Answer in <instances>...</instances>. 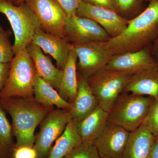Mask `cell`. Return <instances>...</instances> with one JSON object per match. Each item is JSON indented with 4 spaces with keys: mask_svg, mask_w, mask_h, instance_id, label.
I'll return each mask as SVG.
<instances>
[{
    "mask_svg": "<svg viewBox=\"0 0 158 158\" xmlns=\"http://www.w3.org/2000/svg\"><path fill=\"white\" fill-rule=\"evenodd\" d=\"M158 37V0H150L141 13L130 20L123 32L106 44L115 56L149 47Z\"/></svg>",
    "mask_w": 158,
    "mask_h": 158,
    "instance_id": "obj_1",
    "label": "cell"
},
{
    "mask_svg": "<svg viewBox=\"0 0 158 158\" xmlns=\"http://www.w3.org/2000/svg\"><path fill=\"white\" fill-rule=\"evenodd\" d=\"M0 106L11 116L12 131L16 138L15 148L34 147L36 127L54 109L41 104L34 97L0 98Z\"/></svg>",
    "mask_w": 158,
    "mask_h": 158,
    "instance_id": "obj_2",
    "label": "cell"
},
{
    "mask_svg": "<svg viewBox=\"0 0 158 158\" xmlns=\"http://www.w3.org/2000/svg\"><path fill=\"white\" fill-rule=\"evenodd\" d=\"M0 13L6 15L14 33L13 48L15 56L27 48L35 33L42 28L41 23L24 2L15 6L0 0Z\"/></svg>",
    "mask_w": 158,
    "mask_h": 158,
    "instance_id": "obj_3",
    "label": "cell"
},
{
    "mask_svg": "<svg viewBox=\"0 0 158 158\" xmlns=\"http://www.w3.org/2000/svg\"><path fill=\"white\" fill-rule=\"evenodd\" d=\"M154 98L123 92L108 113V122L131 132L144 122Z\"/></svg>",
    "mask_w": 158,
    "mask_h": 158,
    "instance_id": "obj_4",
    "label": "cell"
},
{
    "mask_svg": "<svg viewBox=\"0 0 158 158\" xmlns=\"http://www.w3.org/2000/svg\"><path fill=\"white\" fill-rule=\"evenodd\" d=\"M36 76L34 62L26 48L15 56L10 62L8 78L0 98L34 97Z\"/></svg>",
    "mask_w": 158,
    "mask_h": 158,
    "instance_id": "obj_5",
    "label": "cell"
},
{
    "mask_svg": "<svg viewBox=\"0 0 158 158\" xmlns=\"http://www.w3.org/2000/svg\"><path fill=\"white\" fill-rule=\"evenodd\" d=\"M134 75L104 68L87 79L98 106L109 113Z\"/></svg>",
    "mask_w": 158,
    "mask_h": 158,
    "instance_id": "obj_6",
    "label": "cell"
},
{
    "mask_svg": "<svg viewBox=\"0 0 158 158\" xmlns=\"http://www.w3.org/2000/svg\"><path fill=\"white\" fill-rule=\"evenodd\" d=\"M77 56L79 76L88 79L105 68L113 56L106 42L88 41L71 44Z\"/></svg>",
    "mask_w": 158,
    "mask_h": 158,
    "instance_id": "obj_7",
    "label": "cell"
},
{
    "mask_svg": "<svg viewBox=\"0 0 158 158\" xmlns=\"http://www.w3.org/2000/svg\"><path fill=\"white\" fill-rule=\"evenodd\" d=\"M72 119L70 110L53 109L40 123L39 133L35 136L34 148L38 158H46L54 142L62 135Z\"/></svg>",
    "mask_w": 158,
    "mask_h": 158,
    "instance_id": "obj_8",
    "label": "cell"
},
{
    "mask_svg": "<svg viewBox=\"0 0 158 158\" xmlns=\"http://www.w3.org/2000/svg\"><path fill=\"white\" fill-rule=\"evenodd\" d=\"M24 2L39 19L44 31L65 39L67 15L56 0H24Z\"/></svg>",
    "mask_w": 158,
    "mask_h": 158,
    "instance_id": "obj_9",
    "label": "cell"
},
{
    "mask_svg": "<svg viewBox=\"0 0 158 158\" xmlns=\"http://www.w3.org/2000/svg\"><path fill=\"white\" fill-rule=\"evenodd\" d=\"M65 34V39L71 44L88 41L106 42L111 38L96 22L76 15L67 16Z\"/></svg>",
    "mask_w": 158,
    "mask_h": 158,
    "instance_id": "obj_10",
    "label": "cell"
},
{
    "mask_svg": "<svg viewBox=\"0 0 158 158\" xmlns=\"http://www.w3.org/2000/svg\"><path fill=\"white\" fill-rule=\"evenodd\" d=\"M76 15L88 18L101 26L111 38L117 37L127 27L130 20L126 19L116 11L93 6L82 0L77 10Z\"/></svg>",
    "mask_w": 158,
    "mask_h": 158,
    "instance_id": "obj_11",
    "label": "cell"
},
{
    "mask_svg": "<svg viewBox=\"0 0 158 158\" xmlns=\"http://www.w3.org/2000/svg\"><path fill=\"white\" fill-rule=\"evenodd\" d=\"M129 134L121 127L108 122L93 144L101 157L122 158Z\"/></svg>",
    "mask_w": 158,
    "mask_h": 158,
    "instance_id": "obj_12",
    "label": "cell"
},
{
    "mask_svg": "<svg viewBox=\"0 0 158 158\" xmlns=\"http://www.w3.org/2000/svg\"><path fill=\"white\" fill-rule=\"evenodd\" d=\"M156 64L149 47L136 52L115 55L105 68L134 75Z\"/></svg>",
    "mask_w": 158,
    "mask_h": 158,
    "instance_id": "obj_13",
    "label": "cell"
},
{
    "mask_svg": "<svg viewBox=\"0 0 158 158\" xmlns=\"http://www.w3.org/2000/svg\"><path fill=\"white\" fill-rule=\"evenodd\" d=\"M31 42L52 57L56 62L57 68L63 70L72 48V45L67 40L48 33L41 28L34 34Z\"/></svg>",
    "mask_w": 158,
    "mask_h": 158,
    "instance_id": "obj_14",
    "label": "cell"
},
{
    "mask_svg": "<svg viewBox=\"0 0 158 158\" xmlns=\"http://www.w3.org/2000/svg\"><path fill=\"white\" fill-rule=\"evenodd\" d=\"M27 48L34 62L37 75L58 91L62 82L63 70L56 67L50 57L45 55L38 46L31 42Z\"/></svg>",
    "mask_w": 158,
    "mask_h": 158,
    "instance_id": "obj_15",
    "label": "cell"
},
{
    "mask_svg": "<svg viewBox=\"0 0 158 158\" xmlns=\"http://www.w3.org/2000/svg\"><path fill=\"white\" fill-rule=\"evenodd\" d=\"M123 92L158 98V63L134 74Z\"/></svg>",
    "mask_w": 158,
    "mask_h": 158,
    "instance_id": "obj_16",
    "label": "cell"
},
{
    "mask_svg": "<svg viewBox=\"0 0 158 158\" xmlns=\"http://www.w3.org/2000/svg\"><path fill=\"white\" fill-rule=\"evenodd\" d=\"M155 138L142 124L130 132L122 158H148Z\"/></svg>",
    "mask_w": 158,
    "mask_h": 158,
    "instance_id": "obj_17",
    "label": "cell"
},
{
    "mask_svg": "<svg viewBox=\"0 0 158 158\" xmlns=\"http://www.w3.org/2000/svg\"><path fill=\"white\" fill-rule=\"evenodd\" d=\"M77 92L70 110L72 119L80 122L90 115L98 106L97 100L88 85L87 79L78 76Z\"/></svg>",
    "mask_w": 158,
    "mask_h": 158,
    "instance_id": "obj_18",
    "label": "cell"
},
{
    "mask_svg": "<svg viewBox=\"0 0 158 158\" xmlns=\"http://www.w3.org/2000/svg\"><path fill=\"white\" fill-rule=\"evenodd\" d=\"M108 113L98 106L86 118L80 122H76L77 132L82 142L93 143L107 123Z\"/></svg>",
    "mask_w": 158,
    "mask_h": 158,
    "instance_id": "obj_19",
    "label": "cell"
},
{
    "mask_svg": "<svg viewBox=\"0 0 158 158\" xmlns=\"http://www.w3.org/2000/svg\"><path fill=\"white\" fill-rule=\"evenodd\" d=\"M77 56L72 48L67 62L63 69L62 82L58 92L62 98L73 104L77 92Z\"/></svg>",
    "mask_w": 158,
    "mask_h": 158,
    "instance_id": "obj_20",
    "label": "cell"
},
{
    "mask_svg": "<svg viewBox=\"0 0 158 158\" xmlns=\"http://www.w3.org/2000/svg\"><path fill=\"white\" fill-rule=\"evenodd\" d=\"M34 98L48 107L56 106L58 109L70 110L73 104L64 99L56 89L41 77L36 76L34 84Z\"/></svg>",
    "mask_w": 158,
    "mask_h": 158,
    "instance_id": "obj_21",
    "label": "cell"
},
{
    "mask_svg": "<svg viewBox=\"0 0 158 158\" xmlns=\"http://www.w3.org/2000/svg\"><path fill=\"white\" fill-rule=\"evenodd\" d=\"M82 142L81 138L77 132L76 122L72 119L57 139L46 158H64L74 148Z\"/></svg>",
    "mask_w": 158,
    "mask_h": 158,
    "instance_id": "obj_22",
    "label": "cell"
},
{
    "mask_svg": "<svg viewBox=\"0 0 158 158\" xmlns=\"http://www.w3.org/2000/svg\"><path fill=\"white\" fill-rule=\"evenodd\" d=\"M12 134V127L0 106V158H12L15 144Z\"/></svg>",
    "mask_w": 158,
    "mask_h": 158,
    "instance_id": "obj_23",
    "label": "cell"
},
{
    "mask_svg": "<svg viewBox=\"0 0 158 158\" xmlns=\"http://www.w3.org/2000/svg\"><path fill=\"white\" fill-rule=\"evenodd\" d=\"M147 0H116L118 14L128 20L132 19L141 13L146 7Z\"/></svg>",
    "mask_w": 158,
    "mask_h": 158,
    "instance_id": "obj_24",
    "label": "cell"
},
{
    "mask_svg": "<svg viewBox=\"0 0 158 158\" xmlns=\"http://www.w3.org/2000/svg\"><path fill=\"white\" fill-rule=\"evenodd\" d=\"M64 158H102L93 143L82 142Z\"/></svg>",
    "mask_w": 158,
    "mask_h": 158,
    "instance_id": "obj_25",
    "label": "cell"
},
{
    "mask_svg": "<svg viewBox=\"0 0 158 158\" xmlns=\"http://www.w3.org/2000/svg\"><path fill=\"white\" fill-rule=\"evenodd\" d=\"M7 32L0 31V63H9L15 56L13 45Z\"/></svg>",
    "mask_w": 158,
    "mask_h": 158,
    "instance_id": "obj_26",
    "label": "cell"
},
{
    "mask_svg": "<svg viewBox=\"0 0 158 158\" xmlns=\"http://www.w3.org/2000/svg\"><path fill=\"white\" fill-rule=\"evenodd\" d=\"M142 124L149 130L155 138L158 136V98L153 101Z\"/></svg>",
    "mask_w": 158,
    "mask_h": 158,
    "instance_id": "obj_27",
    "label": "cell"
},
{
    "mask_svg": "<svg viewBox=\"0 0 158 158\" xmlns=\"http://www.w3.org/2000/svg\"><path fill=\"white\" fill-rule=\"evenodd\" d=\"M65 11L67 16L76 15L82 0H56Z\"/></svg>",
    "mask_w": 158,
    "mask_h": 158,
    "instance_id": "obj_28",
    "label": "cell"
},
{
    "mask_svg": "<svg viewBox=\"0 0 158 158\" xmlns=\"http://www.w3.org/2000/svg\"><path fill=\"white\" fill-rule=\"evenodd\" d=\"M12 158H38L34 147L23 146L15 148Z\"/></svg>",
    "mask_w": 158,
    "mask_h": 158,
    "instance_id": "obj_29",
    "label": "cell"
},
{
    "mask_svg": "<svg viewBox=\"0 0 158 158\" xmlns=\"http://www.w3.org/2000/svg\"><path fill=\"white\" fill-rule=\"evenodd\" d=\"M93 6L102 7L118 12L116 0H83Z\"/></svg>",
    "mask_w": 158,
    "mask_h": 158,
    "instance_id": "obj_30",
    "label": "cell"
},
{
    "mask_svg": "<svg viewBox=\"0 0 158 158\" xmlns=\"http://www.w3.org/2000/svg\"><path fill=\"white\" fill-rule=\"evenodd\" d=\"M10 63H0V95L8 78Z\"/></svg>",
    "mask_w": 158,
    "mask_h": 158,
    "instance_id": "obj_31",
    "label": "cell"
},
{
    "mask_svg": "<svg viewBox=\"0 0 158 158\" xmlns=\"http://www.w3.org/2000/svg\"><path fill=\"white\" fill-rule=\"evenodd\" d=\"M150 49L152 58L158 64V37L150 46Z\"/></svg>",
    "mask_w": 158,
    "mask_h": 158,
    "instance_id": "obj_32",
    "label": "cell"
},
{
    "mask_svg": "<svg viewBox=\"0 0 158 158\" xmlns=\"http://www.w3.org/2000/svg\"><path fill=\"white\" fill-rule=\"evenodd\" d=\"M148 158H158V140L155 139Z\"/></svg>",
    "mask_w": 158,
    "mask_h": 158,
    "instance_id": "obj_33",
    "label": "cell"
},
{
    "mask_svg": "<svg viewBox=\"0 0 158 158\" xmlns=\"http://www.w3.org/2000/svg\"><path fill=\"white\" fill-rule=\"evenodd\" d=\"M8 2L11 3L15 6H19L20 4L21 0H4Z\"/></svg>",
    "mask_w": 158,
    "mask_h": 158,
    "instance_id": "obj_34",
    "label": "cell"
},
{
    "mask_svg": "<svg viewBox=\"0 0 158 158\" xmlns=\"http://www.w3.org/2000/svg\"><path fill=\"white\" fill-rule=\"evenodd\" d=\"M102 158H121L111 157H102Z\"/></svg>",
    "mask_w": 158,
    "mask_h": 158,
    "instance_id": "obj_35",
    "label": "cell"
},
{
    "mask_svg": "<svg viewBox=\"0 0 158 158\" xmlns=\"http://www.w3.org/2000/svg\"><path fill=\"white\" fill-rule=\"evenodd\" d=\"M3 30H4V29L2 27V26L0 25V31H3Z\"/></svg>",
    "mask_w": 158,
    "mask_h": 158,
    "instance_id": "obj_36",
    "label": "cell"
},
{
    "mask_svg": "<svg viewBox=\"0 0 158 158\" xmlns=\"http://www.w3.org/2000/svg\"><path fill=\"white\" fill-rule=\"evenodd\" d=\"M24 2V0H21L20 4L23 3Z\"/></svg>",
    "mask_w": 158,
    "mask_h": 158,
    "instance_id": "obj_37",
    "label": "cell"
},
{
    "mask_svg": "<svg viewBox=\"0 0 158 158\" xmlns=\"http://www.w3.org/2000/svg\"><path fill=\"white\" fill-rule=\"evenodd\" d=\"M155 139L156 140H158V136H157V137H156V138H155Z\"/></svg>",
    "mask_w": 158,
    "mask_h": 158,
    "instance_id": "obj_38",
    "label": "cell"
},
{
    "mask_svg": "<svg viewBox=\"0 0 158 158\" xmlns=\"http://www.w3.org/2000/svg\"><path fill=\"white\" fill-rule=\"evenodd\" d=\"M147 1H148V2H149V1H150V0H147Z\"/></svg>",
    "mask_w": 158,
    "mask_h": 158,
    "instance_id": "obj_39",
    "label": "cell"
}]
</instances>
